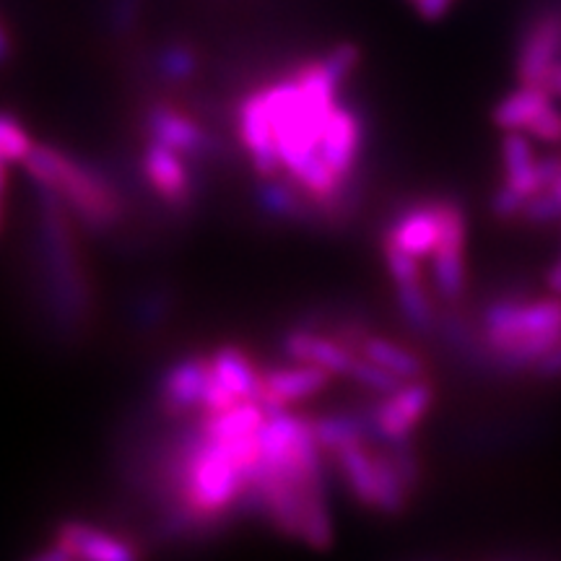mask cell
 Segmentation results:
<instances>
[{"instance_id":"obj_17","label":"cell","mask_w":561,"mask_h":561,"mask_svg":"<svg viewBox=\"0 0 561 561\" xmlns=\"http://www.w3.org/2000/svg\"><path fill=\"white\" fill-rule=\"evenodd\" d=\"M214 380L221 385L227 396L240 401H257V385H261V367L248 351L240 346H219L208 354Z\"/></svg>"},{"instance_id":"obj_26","label":"cell","mask_w":561,"mask_h":561,"mask_svg":"<svg viewBox=\"0 0 561 561\" xmlns=\"http://www.w3.org/2000/svg\"><path fill=\"white\" fill-rule=\"evenodd\" d=\"M11 55H13V39H11L9 30H5V26L0 24V66H3V62L9 60Z\"/></svg>"},{"instance_id":"obj_10","label":"cell","mask_w":561,"mask_h":561,"mask_svg":"<svg viewBox=\"0 0 561 561\" xmlns=\"http://www.w3.org/2000/svg\"><path fill=\"white\" fill-rule=\"evenodd\" d=\"M140 174L146 187L157 198L174 210L187 208L195 198V174L191 170V159L159 140L146 138L140 149Z\"/></svg>"},{"instance_id":"obj_11","label":"cell","mask_w":561,"mask_h":561,"mask_svg":"<svg viewBox=\"0 0 561 561\" xmlns=\"http://www.w3.org/2000/svg\"><path fill=\"white\" fill-rule=\"evenodd\" d=\"M331 371L318 364L289 359L278 367L261 369V385H257V403L268 411H284L294 405L318 398L333 385Z\"/></svg>"},{"instance_id":"obj_14","label":"cell","mask_w":561,"mask_h":561,"mask_svg":"<svg viewBox=\"0 0 561 561\" xmlns=\"http://www.w3.org/2000/svg\"><path fill=\"white\" fill-rule=\"evenodd\" d=\"M146 138L159 140V144L170 146V149L180 151L182 157L191 161L206 159L210 151V136L203 125L187 115L185 110L174 107V104L157 102L146 107L144 115Z\"/></svg>"},{"instance_id":"obj_3","label":"cell","mask_w":561,"mask_h":561,"mask_svg":"<svg viewBox=\"0 0 561 561\" xmlns=\"http://www.w3.org/2000/svg\"><path fill=\"white\" fill-rule=\"evenodd\" d=\"M343 486L364 510L401 515L419 486V460L411 439H362L333 453Z\"/></svg>"},{"instance_id":"obj_22","label":"cell","mask_w":561,"mask_h":561,"mask_svg":"<svg viewBox=\"0 0 561 561\" xmlns=\"http://www.w3.org/2000/svg\"><path fill=\"white\" fill-rule=\"evenodd\" d=\"M34 146L37 144H34L24 125H21L13 115L0 112V157L9 161L11 167L24 164V161L30 159Z\"/></svg>"},{"instance_id":"obj_6","label":"cell","mask_w":561,"mask_h":561,"mask_svg":"<svg viewBox=\"0 0 561 561\" xmlns=\"http://www.w3.org/2000/svg\"><path fill=\"white\" fill-rule=\"evenodd\" d=\"M159 401L167 416H187L193 411H221L237 401L214 380L208 354L182 356L159 380Z\"/></svg>"},{"instance_id":"obj_7","label":"cell","mask_w":561,"mask_h":561,"mask_svg":"<svg viewBox=\"0 0 561 561\" xmlns=\"http://www.w3.org/2000/svg\"><path fill=\"white\" fill-rule=\"evenodd\" d=\"M434 385L426 377L405 380L396 390L377 396L375 409L369 411L371 432L380 442L411 439L421 421L430 416L434 405Z\"/></svg>"},{"instance_id":"obj_8","label":"cell","mask_w":561,"mask_h":561,"mask_svg":"<svg viewBox=\"0 0 561 561\" xmlns=\"http://www.w3.org/2000/svg\"><path fill=\"white\" fill-rule=\"evenodd\" d=\"M468 219L460 203L445 198V224L437 250L430 257V284L439 301H458L468 284Z\"/></svg>"},{"instance_id":"obj_24","label":"cell","mask_w":561,"mask_h":561,"mask_svg":"<svg viewBox=\"0 0 561 561\" xmlns=\"http://www.w3.org/2000/svg\"><path fill=\"white\" fill-rule=\"evenodd\" d=\"M411 5L424 21H439L447 11L453 9L455 0H413Z\"/></svg>"},{"instance_id":"obj_4","label":"cell","mask_w":561,"mask_h":561,"mask_svg":"<svg viewBox=\"0 0 561 561\" xmlns=\"http://www.w3.org/2000/svg\"><path fill=\"white\" fill-rule=\"evenodd\" d=\"M24 167L34 185L58 195L83 229L110 231L123 221V195L100 167H91L55 146L42 144L34 146Z\"/></svg>"},{"instance_id":"obj_19","label":"cell","mask_w":561,"mask_h":561,"mask_svg":"<svg viewBox=\"0 0 561 561\" xmlns=\"http://www.w3.org/2000/svg\"><path fill=\"white\" fill-rule=\"evenodd\" d=\"M312 432H314V439H318L320 450L325 455L339 453L343 447L354 445V442L375 437L369 416H362V413L356 411H339V413H328V416L312 419Z\"/></svg>"},{"instance_id":"obj_29","label":"cell","mask_w":561,"mask_h":561,"mask_svg":"<svg viewBox=\"0 0 561 561\" xmlns=\"http://www.w3.org/2000/svg\"><path fill=\"white\" fill-rule=\"evenodd\" d=\"M0 229H3V210H0Z\"/></svg>"},{"instance_id":"obj_21","label":"cell","mask_w":561,"mask_h":561,"mask_svg":"<svg viewBox=\"0 0 561 561\" xmlns=\"http://www.w3.org/2000/svg\"><path fill=\"white\" fill-rule=\"evenodd\" d=\"M153 66H157L161 79L180 83L195 76V70H198V55L185 42H170V45H164L157 53Z\"/></svg>"},{"instance_id":"obj_16","label":"cell","mask_w":561,"mask_h":561,"mask_svg":"<svg viewBox=\"0 0 561 561\" xmlns=\"http://www.w3.org/2000/svg\"><path fill=\"white\" fill-rule=\"evenodd\" d=\"M551 104H557V96L549 89L536 87V83H520L496 102L491 117L502 133H528Z\"/></svg>"},{"instance_id":"obj_28","label":"cell","mask_w":561,"mask_h":561,"mask_svg":"<svg viewBox=\"0 0 561 561\" xmlns=\"http://www.w3.org/2000/svg\"><path fill=\"white\" fill-rule=\"evenodd\" d=\"M9 161L0 157V198L5 195V187H9Z\"/></svg>"},{"instance_id":"obj_13","label":"cell","mask_w":561,"mask_h":561,"mask_svg":"<svg viewBox=\"0 0 561 561\" xmlns=\"http://www.w3.org/2000/svg\"><path fill=\"white\" fill-rule=\"evenodd\" d=\"M442 224H445V198L413 203L396 216L382 242L396 244L398 250L409 252L419 261H430L439 244Z\"/></svg>"},{"instance_id":"obj_9","label":"cell","mask_w":561,"mask_h":561,"mask_svg":"<svg viewBox=\"0 0 561 561\" xmlns=\"http://www.w3.org/2000/svg\"><path fill=\"white\" fill-rule=\"evenodd\" d=\"M138 549L125 536L83 520H62L50 538V549L39 551V561H130Z\"/></svg>"},{"instance_id":"obj_5","label":"cell","mask_w":561,"mask_h":561,"mask_svg":"<svg viewBox=\"0 0 561 561\" xmlns=\"http://www.w3.org/2000/svg\"><path fill=\"white\" fill-rule=\"evenodd\" d=\"M561 178V157H541L536 140L525 133H504L502 138V185L491 208L500 219H517Z\"/></svg>"},{"instance_id":"obj_15","label":"cell","mask_w":561,"mask_h":561,"mask_svg":"<svg viewBox=\"0 0 561 561\" xmlns=\"http://www.w3.org/2000/svg\"><path fill=\"white\" fill-rule=\"evenodd\" d=\"M280 348H284L286 359L318 364V367L328 369L331 375L346 377V380H351L356 362L362 356L359 351L351 348L339 335H333L331 331L320 333L314 328H294V331L284 335Z\"/></svg>"},{"instance_id":"obj_1","label":"cell","mask_w":561,"mask_h":561,"mask_svg":"<svg viewBox=\"0 0 561 561\" xmlns=\"http://www.w3.org/2000/svg\"><path fill=\"white\" fill-rule=\"evenodd\" d=\"M322 455L310 416L291 409L268 411L261 432V462L244 496L255 502L280 536L312 549L333 543Z\"/></svg>"},{"instance_id":"obj_20","label":"cell","mask_w":561,"mask_h":561,"mask_svg":"<svg viewBox=\"0 0 561 561\" xmlns=\"http://www.w3.org/2000/svg\"><path fill=\"white\" fill-rule=\"evenodd\" d=\"M396 305L401 318L416 333H430L437 328V294L430 280H419L411 286H396Z\"/></svg>"},{"instance_id":"obj_18","label":"cell","mask_w":561,"mask_h":561,"mask_svg":"<svg viewBox=\"0 0 561 561\" xmlns=\"http://www.w3.org/2000/svg\"><path fill=\"white\" fill-rule=\"evenodd\" d=\"M359 354L364 359L375 362L377 367L401 377V380H419V377H426V364L416 351L405 346L401 341L388 339V335L367 331V335H364L359 343Z\"/></svg>"},{"instance_id":"obj_23","label":"cell","mask_w":561,"mask_h":561,"mask_svg":"<svg viewBox=\"0 0 561 561\" xmlns=\"http://www.w3.org/2000/svg\"><path fill=\"white\" fill-rule=\"evenodd\" d=\"M140 0H115L112 3V24L121 26V30H128L133 21L138 19Z\"/></svg>"},{"instance_id":"obj_2","label":"cell","mask_w":561,"mask_h":561,"mask_svg":"<svg viewBox=\"0 0 561 561\" xmlns=\"http://www.w3.org/2000/svg\"><path fill=\"white\" fill-rule=\"evenodd\" d=\"M561 343V294L500 297L481 312V346L502 369H538Z\"/></svg>"},{"instance_id":"obj_27","label":"cell","mask_w":561,"mask_h":561,"mask_svg":"<svg viewBox=\"0 0 561 561\" xmlns=\"http://www.w3.org/2000/svg\"><path fill=\"white\" fill-rule=\"evenodd\" d=\"M549 289L553 294H561V261L549 271Z\"/></svg>"},{"instance_id":"obj_12","label":"cell","mask_w":561,"mask_h":561,"mask_svg":"<svg viewBox=\"0 0 561 561\" xmlns=\"http://www.w3.org/2000/svg\"><path fill=\"white\" fill-rule=\"evenodd\" d=\"M561 62V9L551 5L523 30L517 50V81L543 87L553 68Z\"/></svg>"},{"instance_id":"obj_25","label":"cell","mask_w":561,"mask_h":561,"mask_svg":"<svg viewBox=\"0 0 561 561\" xmlns=\"http://www.w3.org/2000/svg\"><path fill=\"white\" fill-rule=\"evenodd\" d=\"M536 371L543 377H561V343L551 351L549 356H546L541 364H538Z\"/></svg>"}]
</instances>
